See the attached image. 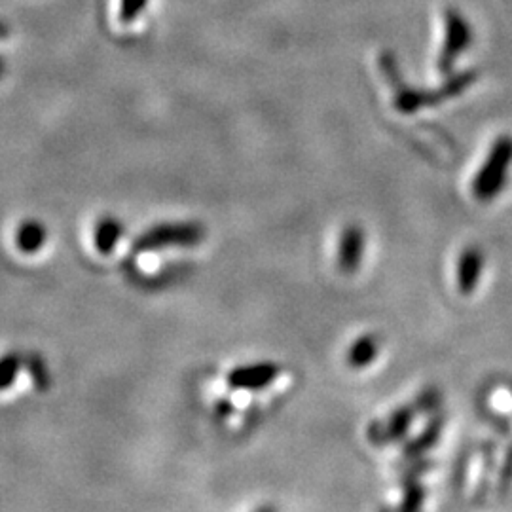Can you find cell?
Instances as JSON below:
<instances>
[{
    "label": "cell",
    "mask_w": 512,
    "mask_h": 512,
    "mask_svg": "<svg viewBox=\"0 0 512 512\" xmlns=\"http://www.w3.org/2000/svg\"><path fill=\"white\" fill-rule=\"evenodd\" d=\"M512 162V139L503 137L495 143L488 162L478 171L473 192L480 202H490L507 183V173Z\"/></svg>",
    "instance_id": "6da1fadb"
},
{
    "label": "cell",
    "mask_w": 512,
    "mask_h": 512,
    "mask_svg": "<svg viewBox=\"0 0 512 512\" xmlns=\"http://www.w3.org/2000/svg\"><path fill=\"white\" fill-rule=\"evenodd\" d=\"M203 239V228L194 222L160 224L141 234L133 243V253H148L165 247H192Z\"/></svg>",
    "instance_id": "7a4b0ae2"
},
{
    "label": "cell",
    "mask_w": 512,
    "mask_h": 512,
    "mask_svg": "<svg viewBox=\"0 0 512 512\" xmlns=\"http://www.w3.org/2000/svg\"><path fill=\"white\" fill-rule=\"evenodd\" d=\"M279 374V366L274 363H258V365L239 366L228 374V384L236 389H262L272 384Z\"/></svg>",
    "instance_id": "3957f363"
},
{
    "label": "cell",
    "mask_w": 512,
    "mask_h": 512,
    "mask_svg": "<svg viewBox=\"0 0 512 512\" xmlns=\"http://www.w3.org/2000/svg\"><path fill=\"white\" fill-rule=\"evenodd\" d=\"M365 251V232L361 226H348L342 232L338 249V266L344 274H355Z\"/></svg>",
    "instance_id": "277c9868"
},
{
    "label": "cell",
    "mask_w": 512,
    "mask_h": 512,
    "mask_svg": "<svg viewBox=\"0 0 512 512\" xmlns=\"http://www.w3.org/2000/svg\"><path fill=\"white\" fill-rule=\"evenodd\" d=\"M484 255L478 247H469L461 253L458 262V289L461 294H471L478 285V279L482 274Z\"/></svg>",
    "instance_id": "5b68a950"
},
{
    "label": "cell",
    "mask_w": 512,
    "mask_h": 512,
    "mask_svg": "<svg viewBox=\"0 0 512 512\" xmlns=\"http://www.w3.org/2000/svg\"><path fill=\"white\" fill-rule=\"evenodd\" d=\"M380 351V342L374 334L361 336L348 351V365L351 368H365L370 365Z\"/></svg>",
    "instance_id": "8992f818"
},
{
    "label": "cell",
    "mask_w": 512,
    "mask_h": 512,
    "mask_svg": "<svg viewBox=\"0 0 512 512\" xmlns=\"http://www.w3.org/2000/svg\"><path fill=\"white\" fill-rule=\"evenodd\" d=\"M122 236V224L116 219H103L95 230V247L99 253H112Z\"/></svg>",
    "instance_id": "52a82bcc"
},
{
    "label": "cell",
    "mask_w": 512,
    "mask_h": 512,
    "mask_svg": "<svg viewBox=\"0 0 512 512\" xmlns=\"http://www.w3.org/2000/svg\"><path fill=\"white\" fill-rule=\"evenodd\" d=\"M46 241V230L40 222H25L18 230L16 243L23 253H37L38 249L44 245Z\"/></svg>",
    "instance_id": "ba28073f"
},
{
    "label": "cell",
    "mask_w": 512,
    "mask_h": 512,
    "mask_svg": "<svg viewBox=\"0 0 512 512\" xmlns=\"http://www.w3.org/2000/svg\"><path fill=\"white\" fill-rule=\"evenodd\" d=\"M416 412H418L416 406H414V408L408 406V408H403V410H397L389 420L385 421V429H382L380 439H401L404 433H406V429L410 427V423H412V418L416 416Z\"/></svg>",
    "instance_id": "9c48e42d"
},
{
    "label": "cell",
    "mask_w": 512,
    "mask_h": 512,
    "mask_svg": "<svg viewBox=\"0 0 512 512\" xmlns=\"http://www.w3.org/2000/svg\"><path fill=\"white\" fill-rule=\"evenodd\" d=\"M19 366H21V359L16 353L0 357V391L14 384L16 376H18Z\"/></svg>",
    "instance_id": "30bf717a"
},
{
    "label": "cell",
    "mask_w": 512,
    "mask_h": 512,
    "mask_svg": "<svg viewBox=\"0 0 512 512\" xmlns=\"http://www.w3.org/2000/svg\"><path fill=\"white\" fill-rule=\"evenodd\" d=\"M440 431V423H433V427H429L423 435H421V439L416 440V442H412L410 446H408V454H418L421 450H425V448H429V446H433L435 444V440L439 437Z\"/></svg>",
    "instance_id": "8fae6325"
}]
</instances>
